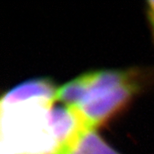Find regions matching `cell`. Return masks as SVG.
Masks as SVG:
<instances>
[{
	"instance_id": "1",
	"label": "cell",
	"mask_w": 154,
	"mask_h": 154,
	"mask_svg": "<svg viewBox=\"0 0 154 154\" xmlns=\"http://www.w3.org/2000/svg\"><path fill=\"white\" fill-rule=\"evenodd\" d=\"M53 82L28 80L1 100V154H53L58 142L53 125Z\"/></svg>"
},
{
	"instance_id": "2",
	"label": "cell",
	"mask_w": 154,
	"mask_h": 154,
	"mask_svg": "<svg viewBox=\"0 0 154 154\" xmlns=\"http://www.w3.org/2000/svg\"><path fill=\"white\" fill-rule=\"evenodd\" d=\"M136 90L130 75L123 71L101 70L84 73L56 91V101L77 112L91 129L119 110Z\"/></svg>"
},
{
	"instance_id": "3",
	"label": "cell",
	"mask_w": 154,
	"mask_h": 154,
	"mask_svg": "<svg viewBox=\"0 0 154 154\" xmlns=\"http://www.w3.org/2000/svg\"><path fill=\"white\" fill-rule=\"evenodd\" d=\"M53 154H119L94 129H83L63 143Z\"/></svg>"
},
{
	"instance_id": "4",
	"label": "cell",
	"mask_w": 154,
	"mask_h": 154,
	"mask_svg": "<svg viewBox=\"0 0 154 154\" xmlns=\"http://www.w3.org/2000/svg\"><path fill=\"white\" fill-rule=\"evenodd\" d=\"M147 5H148V9H147L148 17L150 20V23H151V26L153 29V34H154V1H148L147 2Z\"/></svg>"
}]
</instances>
